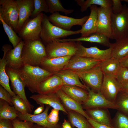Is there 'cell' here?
<instances>
[{
  "mask_svg": "<svg viewBox=\"0 0 128 128\" xmlns=\"http://www.w3.org/2000/svg\"><path fill=\"white\" fill-rule=\"evenodd\" d=\"M32 128H47L37 124H34Z\"/></svg>",
  "mask_w": 128,
  "mask_h": 128,
  "instance_id": "obj_51",
  "label": "cell"
},
{
  "mask_svg": "<svg viewBox=\"0 0 128 128\" xmlns=\"http://www.w3.org/2000/svg\"><path fill=\"white\" fill-rule=\"evenodd\" d=\"M30 97L40 105H48L53 109L62 111L66 114L68 112L56 93L48 94H38L33 95Z\"/></svg>",
  "mask_w": 128,
  "mask_h": 128,
  "instance_id": "obj_18",
  "label": "cell"
},
{
  "mask_svg": "<svg viewBox=\"0 0 128 128\" xmlns=\"http://www.w3.org/2000/svg\"><path fill=\"white\" fill-rule=\"evenodd\" d=\"M12 103L16 110L22 114L31 113L30 110L25 102L17 95L12 96Z\"/></svg>",
  "mask_w": 128,
  "mask_h": 128,
  "instance_id": "obj_38",
  "label": "cell"
},
{
  "mask_svg": "<svg viewBox=\"0 0 128 128\" xmlns=\"http://www.w3.org/2000/svg\"><path fill=\"white\" fill-rule=\"evenodd\" d=\"M54 74L61 78L63 85L77 86L87 90V87L81 82L77 75L70 70H62Z\"/></svg>",
  "mask_w": 128,
  "mask_h": 128,
  "instance_id": "obj_27",
  "label": "cell"
},
{
  "mask_svg": "<svg viewBox=\"0 0 128 128\" xmlns=\"http://www.w3.org/2000/svg\"><path fill=\"white\" fill-rule=\"evenodd\" d=\"M59 111L54 109L51 110L47 118L48 121L50 123L53 125H56L58 123Z\"/></svg>",
  "mask_w": 128,
  "mask_h": 128,
  "instance_id": "obj_42",
  "label": "cell"
},
{
  "mask_svg": "<svg viewBox=\"0 0 128 128\" xmlns=\"http://www.w3.org/2000/svg\"><path fill=\"white\" fill-rule=\"evenodd\" d=\"M76 42L77 45V50L76 55L101 61L111 57L112 48V43L109 48L102 50L96 46L87 48L82 45L81 41Z\"/></svg>",
  "mask_w": 128,
  "mask_h": 128,
  "instance_id": "obj_10",
  "label": "cell"
},
{
  "mask_svg": "<svg viewBox=\"0 0 128 128\" xmlns=\"http://www.w3.org/2000/svg\"><path fill=\"white\" fill-rule=\"evenodd\" d=\"M23 43V41L22 40L13 49H10L7 52L6 58L7 66L17 70L23 65L21 55Z\"/></svg>",
  "mask_w": 128,
  "mask_h": 128,
  "instance_id": "obj_22",
  "label": "cell"
},
{
  "mask_svg": "<svg viewBox=\"0 0 128 128\" xmlns=\"http://www.w3.org/2000/svg\"><path fill=\"white\" fill-rule=\"evenodd\" d=\"M48 5L49 13L52 14L56 12H61L67 15L72 13L74 10L64 8L59 0H46Z\"/></svg>",
  "mask_w": 128,
  "mask_h": 128,
  "instance_id": "obj_36",
  "label": "cell"
},
{
  "mask_svg": "<svg viewBox=\"0 0 128 128\" xmlns=\"http://www.w3.org/2000/svg\"><path fill=\"white\" fill-rule=\"evenodd\" d=\"M121 91L128 92V83L123 85Z\"/></svg>",
  "mask_w": 128,
  "mask_h": 128,
  "instance_id": "obj_50",
  "label": "cell"
},
{
  "mask_svg": "<svg viewBox=\"0 0 128 128\" xmlns=\"http://www.w3.org/2000/svg\"><path fill=\"white\" fill-rule=\"evenodd\" d=\"M61 89L70 97L82 105L87 101L88 97L87 90L78 87L63 85Z\"/></svg>",
  "mask_w": 128,
  "mask_h": 128,
  "instance_id": "obj_26",
  "label": "cell"
},
{
  "mask_svg": "<svg viewBox=\"0 0 128 128\" xmlns=\"http://www.w3.org/2000/svg\"><path fill=\"white\" fill-rule=\"evenodd\" d=\"M80 33L81 29L76 31H67L54 25L50 22L48 17L44 14L40 38L46 44L55 40L61 39Z\"/></svg>",
  "mask_w": 128,
  "mask_h": 128,
  "instance_id": "obj_3",
  "label": "cell"
},
{
  "mask_svg": "<svg viewBox=\"0 0 128 128\" xmlns=\"http://www.w3.org/2000/svg\"><path fill=\"white\" fill-rule=\"evenodd\" d=\"M0 128H13L11 120L0 119Z\"/></svg>",
  "mask_w": 128,
  "mask_h": 128,
  "instance_id": "obj_45",
  "label": "cell"
},
{
  "mask_svg": "<svg viewBox=\"0 0 128 128\" xmlns=\"http://www.w3.org/2000/svg\"><path fill=\"white\" fill-rule=\"evenodd\" d=\"M73 56L53 58L46 57L41 63L40 67L53 74L62 70Z\"/></svg>",
  "mask_w": 128,
  "mask_h": 128,
  "instance_id": "obj_19",
  "label": "cell"
},
{
  "mask_svg": "<svg viewBox=\"0 0 128 128\" xmlns=\"http://www.w3.org/2000/svg\"><path fill=\"white\" fill-rule=\"evenodd\" d=\"M69 121L73 127L93 128L87 119L82 114L75 111L67 110Z\"/></svg>",
  "mask_w": 128,
  "mask_h": 128,
  "instance_id": "obj_31",
  "label": "cell"
},
{
  "mask_svg": "<svg viewBox=\"0 0 128 128\" xmlns=\"http://www.w3.org/2000/svg\"><path fill=\"white\" fill-rule=\"evenodd\" d=\"M119 60L121 66L128 69V54Z\"/></svg>",
  "mask_w": 128,
  "mask_h": 128,
  "instance_id": "obj_47",
  "label": "cell"
},
{
  "mask_svg": "<svg viewBox=\"0 0 128 128\" xmlns=\"http://www.w3.org/2000/svg\"><path fill=\"white\" fill-rule=\"evenodd\" d=\"M122 87L123 85L115 77L104 74L100 91L107 100L115 103L117 96Z\"/></svg>",
  "mask_w": 128,
  "mask_h": 128,
  "instance_id": "obj_12",
  "label": "cell"
},
{
  "mask_svg": "<svg viewBox=\"0 0 128 128\" xmlns=\"http://www.w3.org/2000/svg\"><path fill=\"white\" fill-rule=\"evenodd\" d=\"M87 120L93 128H113L110 126L98 123L91 118Z\"/></svg>",
  "mask_w": 128,
  "mask_h": 128,
  "instance_id": "obj_46",
  "label": "cell"
},
{
  "mask_svg": "<svg viewBox=\"0 0 128 128\" xmlns=\"http://www.w3.org/2000/svg\"><path fill=\"white\" fill-rule=\"evenodd\" d=\"M16 70L25 87L32 93H36L40 83L54 74L39 66L26 64Z\"/></svg>",
  "mask_w": 128,
  "mask_h": 128,
  "instance_id": "obj_1",
  "label": "cell"
},
{
  "mask_svg": "<svg viewBox=\"0 0 128 128\" xmlns=\"http://www.w3.org/2000/svg\"><path fill=\"white\" fill-rule=\"evenodd\" d=\"M89 16L76 18L63 15L59 12H56L52 14L48 18L50 22L54 25L65 30L70 31L74 25L82 26L87 20Z\"/></svg>",
  "mask_w": 128,
  "mask_h": 128,
  "instance_id": "obj_11",
  "label": "cell"
},
{
  "mask_svg": "<svg viewBox=\"0 0 128 128\" xmlns=\"http://www.w3.org/2000/svg\"><path fill=\"white\" fill-rule=\"evenodd\" d=\"M6 70L11 81L14 92L25 102L31 113L34 106L30 104L26 97L24 89L25 86L16 70L6 66Z\"/></svg>",
  "mask_w": 128,
  "mask_h": 128,
  "instance_id": "obj_15",
  "label": "cell"
},
{
  "mask_svg": "<svg viewBox=\"0 0 128 128\" xmlns=\"http://www.w3.org/2000/svg\"><path fill=\"white\" fill-rule=\"evenodd\" d=\"M115 78L122 85L128 83V69L121 66Z\"/></svg>",
  "mask_w": 128,
  "mask_h": 128,
  "instance_id": "obj_40",
  "label": "cell"
},
{
  "mask_svg": "<svg viewBox=\"0 0 128 128\" xmlns=\"http://www.w3.org/2000/svg\"><path fill=\"white\" fill-rule=\"evenodd\" d=\"M113 128H128V116L118 111L112 119Z\"/></svg>",
  "mask_w": 128,
  "mask_h": 128,
  "instance_id": "obj_37",
  "label": "cell"
},
{
  "mask_svg": "<svg viewBox=\"0 0 128 128\" xmlns=\"http://www.w3.org/2000/svg\"><path fill=\"white\" fill-rule=\"evenodd\" d=\"M123 1H124L125 2H126L128 4V0H123Z\"/></svg>",
  "mask_w": 128,
  "mask_h": 128,
  "instance_id": "obj_52",
  "label": "cell"
},
{
  "mask_svg": "<svg viewBox=\"0 0 128 128\" xmlns=\"http://www.w3.org/2000/svg\"><path fill=\"white\" fill-rule=\"evenodd\" d=\"M21 58L23 64L40 66L46 57V47L41 38L29 41H23Z\"/></svg>",
  "mask_w": 128,
  "mask_h": 128,
  "instance_id": "obj_2",
  "label": "cell"
},
{
  "mask_svg": "<svg viewBox=\"0 0 128 128\" xmlns=\"http://www.w3.org/2000/svg\"><path fill=\"white\" fill-rule=\"evenodd\" d=\"M19 112L14 106H11L5 101L0 100V119L12 120L19 117Z\"/></svg>",
  "mask_w": 128,
  "mask_h": 128,
  "instance_id": "obj_32",
  "label": "cell"
},
{
  "mask_svg": "<svg viewBox=\"0 0 128 128\" xmlns=\"http://www.w3.org/2000/svg\"><path fill=\"white\" fill-rule=\"evenodd\" d=\"M47 57L53 58L76 55L77 50L76 42H59L55 40L46 44Z\"/></svg>",
  "mask_w": 128,
  "mask_h": 128,
  "instance_id": "obj_5",
  "label": "cell"
},
{
  "mask_svg": "<svg viewBox=\"0 0 128 128\" xmlns=\"http://www.w3.org/2000/svg\"><path fill=\"white\" fill-rule=\"evenodd\" d=\"M85 111L93 120L99 123L112 127V119L108 109L93 108L86 110Z\"/></svg>",
  "mask_w": 128,
  "mask_h": 128,
  "instance_id": "obj_25",
  "label": "cell"
},
{
  "mask_svg": "<svg viewBox=\"0 0 128 128\" xmlns=\"http://www.w3.org/2000/svg\"><path fill=\"white\" fill-rule=\"evenodd\" d=\"M19 10L17 33L31 16L34 9V0H16Z\"/></svg>",
  "mask_w": 128,
  "mask_h": 128,
  "instance_id": "obj_20",
  "label": "cell"
},
{
  "mask_svg": "<svg viewBox=\"0 0 128 128\" xmlns=\"http://www.w3.org/2000/svg\"><path fill=\"white\" fill-rule=\"evenodd\" d=\"M34 9L31 16L33 18L42 12L49 13L48 5L46 0H34Z\"/></svg>",
  "mask_w": 128,
  "mask_h": 128,
  "instance_id": "obj_39",
  "label": "cell"
},
{
  "mask_svg": "<svg viewBox=\"0 0 128 128\" xmlns=\"http://www.w3.org/2000/svg\"><path fill=\"white\" fill-rule=\"evenodd\" d=\"M11 120L13 128H32L34 124L32 122L20 120L18 118Z\"/></svg>",
  "mask_w": 128,
  "mask_h": 128,
  "instance_id": "obj_41",
  "label": "cell"
},
{
  "mask_svg": "<svg viewBox=\"0 0 128 128\" xmlns=\"http://www.w3.org/2000/svg\"><path fill=\"white\" fill-rule=\"evenodd\" d=\"M111 1L112 3V12L114 14L121 13L123 8V5L121 3L122 0H111Z\"/></svg>",
  "mask_w": 128,
  "mask_h": 128,
  "instance_id": "obj_44",
  "label": "cell"
},
{
  "mask_svg": "<svg viewBox=\"0 0 128 128\" xmlns=\"http://www.w3.org/2000/svg\"><path fill=\"white\" fill-rule=\"evenodd\" d=\"M115 103L118 111L128 115V92L120 91L117 96Z\"/></svg>",
  "mask_w": 128,
  "mask_h": 128,
  "instance_id": "obj_34",
  "label": "cell"
},
{
  "mask_svg": "<svg viewBox=\"0 0 128 128\" xmlns=\"http://www.w3.org/2000/svg\"><path fill=\"white\" fill-rule=\"evenodd\" d=\"M63 85L61 78L54 74L40 83L37 87L36 93L41 94L55 93Z\"/></svg>",
  "mask_w": 128,
  "mask_h": 128,
  "instance_id": "obj_16",
  "label": "cell"
},
{
  "mask_svg": "<svg viewBox=\"0 0 128 128\" xmlns=\"http://www.w3.org/2000/svg\"><path fill=\"white\" fill-rule=\"evenodd\" d=\"M56 93L66 110H73L82 114L87 119L90 118L84 110L82 105L70 97L61 89L59 90Z\"/></svg>",
  "mask_w": 128,
  "mask_h": 128,
  "instance_id": "obj_24",
  "label": "cell"
},
{
  "mask_svg": "<svg viewBox=\"0 0 128 128\" xmlns=\"http://www.w3.org/2000/svg\"><path fill=\"white\" fill-rule=\"evenodd\" d=\"M0 20L4 30L7 35L10 42L14 48L22 40L17 33L8 25L5 23L0 16Z\"/></svg>",
  "mask_w": 128,
  "mask_h": 128,
  "instance_id": "obj_35",
  "label": "cell"
},
{
  "mask_svg": "<svg viewBox=\"0 0 128 128\" xmlns=\"http://www.w3.org/2000/svg\"><path fill=\"white\" fill-rule=\"evenodd\" d=\"M90 14L88 18L81 29V37H86L96 33L97 30L98 7L93 5L89 7Z\"/></svg>",
  "mask_w": 128,
  "mask_h": 128,
  "instance_id": "obj_21",
  "label": "cell"
},
{
  "mask_svg": "<svg viewBox=\"0 0 128 128\" xmlns=\"http://www.w3.org/2000/svg\"><path fill=\"white\" fill-rule=\"evenodd\" d=\"M75 1L80 6V11L82 12L93 5H99L105 8L111 7L112 6L111 0H76Z\"/></svg>",
  "mask_w": 128,
  "mask_h": 128,
  "instance_id": "obj_33",
  "label": "cell"
},
{
  "mask_svg": "<svg viewBox=\"0 0 128 128\" xmlns=\"http://www.w3.org/2000/svg\"><path fill=\"white\" fill-rule=\"evenodd\" d=\"M11 48V46L8 44L4 45L2 47L4 55L2 58L0 59V84L12 96H14L16 95L10 88L9 83V78L6 70L7 65L6 54L7 52Z\"/></svg>",
  "mask_w": 128,
  "mask_h": 128,
  "instance_id": "obj_23",
  "label": "cell"
},
{
  "mask_svg": "<svg viewBox=\"0 0 128 128\" xmlns=\"http://www.w3.org/2000/svg\"><path fill=\"white\" fill-rule=\"evenodd\" d=\"M98 65L87 70L70 71L77 75L85 85L95 92H98L100 91L104 76Z\"/></svg>",
  "mask_w": 128,
  "mask_h": 128,
  "instance_id": "obj_7",
  "label": "cell"
},
{
  "mask_svg": "<svg viewBox=\"0 0 128 128\" xmlns=\"http://www.w3.org/2000/svg\"><path fill=\"white\" fill-rule=\"evenodd\" d=\"M112 45L111 57L119 60L128 54V37L116 41Z\"/></svg>",
  "mask_w": 128,
  "mask_h": 128,
  "instance_id": "obj_30",
  "label": "cell"
},
{
  "mask_svg": "<svg viewBox=\"0 0 128 128\" xmlns=\"http://www.w3.org/2000/svg\"><path fill=\"white\" fill-rule=\"evenodd\" d=\"M44 105H40L34 111L33 114L37 115L42 113L44 110Z\"/></svg>",
  "mask_w": 128,
  "mask_h": 128,
  "instance_id": "obj_48",
  "label": "cell"
},
{
  "mask_svg": "<svg viewBox=\"0 0 128 128\" xmlns=\"http://www.w3.org/2000/svg\"><path fill=\"white\" fill-rule=\"evenodd\" d=\"M122 12L111 14V29L113 39L116 41L128 37V6L123 5Z\"/></svg>",
  "mask_w": 128,
  "mask_h": 128,
  "instance_id": "obj_4",
  "label": "cell"
},
{
  "mask_svg": "<svg viewBox=\"0 0 128 128\" xmlns=\"http://www.w3.org/2000/svg\"><path fill=\"white\" fill-rule=\"evenodd\" d=\"M101 61L75 55L71 57L62 70L76 71L87 70L98 65Z\"/></svg>",
  "mask_w": 128,
  "mask_h": 128,
  "instance_id": "obj_14",
  "label": "cell"
},
{
  "mask_svg": "<svg viewBox=\"0 0 128 128\" xmlns=\"http://www.w3.org/2000/svg\"><path fill=\"white\" fill-rule=\"evenodd\" d=\"M50 107L46 105L43 112L38 114L34 115L30 113L22 114L19 113L18 119L20 120L30 122L47 128H62V125L60 123L53 125L48 121L47 118Z\"/></svg>",
  "mask_w": 128,
  "mask_h": 128,
  "instance_id": "obj_17",
  "label": "cell"
},
{
  "mask_svg": "<svg viewBox=\"0 0 128 128\" xmlns=\"http://www.w3.org/2000/svg\"><path fill=\"white\" fill-rule=\"evenodd\" d=\"M112 7H98L96 33L103 34L113 39L111 29Z\"/></svg>",
  "mask_w": 128,
  "mask_h": 128,
  "instance_id": "obj_13",
  "label": "cell"
},
{
  "mask_svg": "<svg viewBox=\"0 0 128 128\" xmlns=\"http://www.w3.org/2000/svg\"><path fill=\"white\" fill-rule=\"evenodd\" d=\"M98 65L104 74L115 77L121 67L119 60L111 57L101 61Z\"/></svg>",
  "mask_w": 128,
  "mask_h": 128,
  "instance_id": "obj_29",
  "label": "cell"
},
{
  "mask_svg": "<svg viewBox=\"0 0 128 128\" xmlns=\"http://www.w3.org/2000/svg\"><path fill=\"white\" fill-rule=\"evenodd\" d=\"M110 39L104 35L96 33L87 37H81L73 39H63V41L64 42L85 41L96 43L109 48L111 44L110 42Z\"/></svg>",
  "mask_w": 128,
  "mask_h": 128,
  "instance_id": "obj_28",
  "label": "cell"
},
{
  "mask_svg": "<svg viewBox=\"0 0 128 128\" xmlns=\"http://www.w3.org/2000/svg\"><path fill=\"white\" fill-rule=\"evenodd\" d=\"M62 128H73L69 121L64 119L62 125Z\"/></svg>",
  "mask_w": 128,
  "mask_h": 128,
  "instance_id": "obj_49",
  "label": "cell"
},
{
  "mask_svg": "<svg viewBox=\"0 0 128 128\" xmlns=\"http://www.w3.org/2000/svg\"><path fill=\"white\" fill-rule=\"evenodd\" d=\"M0 16L17 33L19 10L16 0H0Z\"/></svg>",
  "mask_w": 128,
  "mask_h": 128,
  "instance_id": "obj_6",
  "label": "cell"
},
{
  "mask_svg": "<svg viewBox=\"0 0 128 128\" xmlns=\"http://www.w3.org/2000/svg\"><path fill=\"white\" fill-rule=\"evenodd\" d=\"M88 96L87 101L82 105L86 110L93 108L110 109L118 110L116 104L106 98L100 91L95 92L87 87Z\"/></svg>",
  "mask_w": 128,
  "mask_h": 128,
  "instance_id": "obj_9",
  "label": "cell"
},
{
  "mask_svg": "<svg viewBox=\"0 0 128 128\" xmlns=\"http://www.w3.org/2000/svg\"><path fill=\"white\" fill-rule=\"evenodd\" d=\"M43 14L41 13L35 17L29 18L25 22L18 33L22 40H33L40 38Z\"/></svg>",
  "mask_w": 128,
  "mask_h": 128,
  "instance_id": "obj_8",
  "label": "cell"
},
{
  "mask_svg": "<svg viewBox=\"0 0 128 128\" xmlns=\"http://www.w3.org/2000/svg\"><path fill=\"white\" fill-rule=\"evenodd\" d=\"M12 96L2 86H0V99L8 102L10 105L13 106L12 102Z\"/></svg>",
  "mask_w": 128,
  "mask_h": 128,
  "instance_id": "obj_43",
  "label": "cell"
}]
</instances>
